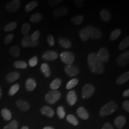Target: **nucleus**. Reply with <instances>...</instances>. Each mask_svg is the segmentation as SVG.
Returning a JSON list of instances; mask_svg holds the SVG:
<instances>
[{
  "instance_id": "obj_1",
  "label": "nucleus",
  "mask_w": 129,
  "mask_h": 129,
  "mask_svg": "<svg viewBox=\"0 0 129 129\" xmlns=\"http://www.w3.org/2000/svg\"><path fill=\"white\" fill-rule=\"evenodd\" d=\"M88 67L91 72L97 74H102L105 70L103 63L99 59L97 54L91 53L88 56Z\"/></svg>"
},
{
  "instance_id": "obj_2",
  "label": "nucleus",
  "mask_w": 129,
  "mask_h": 129,
  "mask_svg": "<svg viewBox=\"0 0 129 129\" xmlns=\"http://www.w3.org/2000/svg\"><path fill=\"white\" fill-rule=\"evenodd\" d=\"M118 108V106L115 102L111 101L103 106L100 111V115L105 117L110 115L114 113Z\"/></svg>"
},
{
  "instance_id": "obj_3",
  "label": "nucleus",
  "mask_w": 129,
  "mask_h": 129,
  "mask_svg": "<svg viewBox=\"0 0 129 129\" xmlns=\"http://www.w3.org/2000/svg\"><path fill=\"white\" fill-rule=\"evenodd\" d=\"M61 97V94L59 91L53 90L48 92L45 96V100L48 103L54 104L57 102Z\"/></svg>"
},
{
  "instance_id": "obj_4",
  "label": "nucleus",
  "mask_w": 129,
  "mask_h": 129,
  "mask_svg": "<svg viewBox=\"0 0 129 129\" xmlns=\"http://www.w3.org/2000/svg\"><path fill=\"white\" fill-rule=\"evenodd\" d=\"M60 59L64 64L69 65L72 64L75 60V55L71 51H66L60 54Z\"/></svg>"
},
{
  "instance_id": "obj_5",
  "label": "nucleus",
  "mask_w": 129,
  "mask_h": 129,
  "mask_svg": "<svg viewBox=\"0 0 129 129\" xmlns=\"http://www.w3.org/2000/svg\"><path fill=\"white\" fill-rule=\"evenodd\" d=\"M86 28L89 33L90 38L93 39H98L102 37V31L98 28L88 25Z\"/></svg>"
},
{
  "instance_id": "obj_6",
  "label": "nucleus",
  "mask_w": 129,
  "mask_h": 129,
  "mask_svg": "<svg viewBox=\"0 0 129 129\" xmlns=\"http://www.w3.org/2000/svg\"><path fill=\"white\" fill-rule=\"evenodd\" d=\"M117 64L121 67H124L129 64V52L128 50L120 54L116 59Z\"/></svg>"
},
{
  "instance_id": "obj_7",
  "label": "nucleus",
  "mask_w": 129,
  "mask_h": 129,
  "mask_svg": "<svg viewBox=\"0 0 129 129\" xmlns=\"http://www.w3.org/2000/svg\"><path fill=\"white\" fill-rule=\"evenodd\" d=\"M97 56L102 63H106L110 59L109 53L105 47H102L98 52Z\"/></svg>"
},
{
  "instance_id": "obj_8",
  "label": "nucleus",
  "mask_w": 129,
  "mask_h": 129,
  "mask_svg": "<svg viewBox=\"0 0 129 129\" xmlns=\"http://www.w3.org/2000/svg\"><path fill=\"white\" fill-rule=\"evenodd\" d=\"M95 91V87L90 84L85 85L82 88V95L83 99H88L91 97Z\"/></svg>"
},
{
  "instance_id": "obj_9",
  "label": "nucleus",
  "mask_w": 129,
  "mask_h": 129,
  "mask_svg": "<svg viewBox=\"0 0 129 129\" xmlns=\"http://www.w3.org/2000/svg\"><path fill=\"white\" fill-rule=\"evenodd\" d=\"M64 70L66 74L70 77L77 76L79 73V70L78 68L72 64L66 66L64 67Z\"/></svg>"
},
{
  "instance_id": "obj_10",
  "label": "nucleus",
  "mask_w": 129,
  "mask_h": 129,
  "mask_svg": "<svg viewBox=\"0 0 129 129\" xmlns=\"http://www.w3.org/2000/svg\"><path fill=\"white\" fill-rule=\"evenodd\" d=\"M39 44V41L37 40V41H33L31 39V37L27 36L23 37L22 40V45L24 47H34L37 46Z\"/></svg>"
},
{
  "instance_id": "obj_11",
  "label": "nucleus",
  "mask_w": 129,
  "mask_h": 129,
  "mask_svg": "<svg viewBox=\"0 0 129 129\" xmlns=\"http://www.w3.org/2000/svg\"><path fill=\"white\" fill-rule=\"evenodd\" d=\"M21 5V2L18 0H14L10 2L7 5L6 10L10 13H13L18 10Z\"/></svg>"
},
{
  "instance_id": "obj_12",
  "label": "nucleus",
  "mask_w": 129,
  "mask_h": 129,
  "mask_svg": "<svg viewBox=\"0 0 129 129\" xmlns=\"http://www.w3.org/2000/svg\"><path fill=\"white\" fill-rule=\"evenodd\" d=\"M58 56V54L55 51H46L43 53L42 57L45 60L53 61L56 59Z\"/></svg>"
},
{
  "instance_id": "obj_13",
  "label": "nucleus",
  "mask_w": 129,
  "mask_h": 129,
  "mask_svg": "<svg viewBox=\"0 0 129 129\" xmlns=\"http://www.w3.org/2000/svg\"><path fill=\"white\" fill-rule=\"evenodd\" d=\"M78 97L75 90H70L67 95V101L70 106H73L77 102Z\"/></svg>"
},
{
  "instance_id": "obj_14",
  "label": "nucleus",
  "mask_w": 129,
  "mask_h": 129,
  "mask_svg": "<svg viewBox=\"0 0 129 129\" xmlns=\"http://www.w3.org/2000/svg\"><path fill=\"white\" fill-rule=\"evenodd\" d=\"M68 12V9L66 7H60L55 10L53 15L55 18H58L66 15Z\"/></svg>"
},
{
  "instance_id": "obj_15",
  "label": "nucleus",
  "mask_w": 129,
  "mask_h": 129,
  "mask_svg": "<svg viewBox=\"0 0 129 129\" xmlns=\"http://www.w3.org/2000/svg\"><path fill=\"white\" fill-rule=\"evenodd\" d=\"M20 77V74L17 71L9 73L6 77V80L9 83H13L17 80Z\"/></svg>"
},
{
  "instance_id": "obj_16",
  "label": "nucleus",
  "mask_w": 129,
  "mask_h": 129,
  "mask_svg": "<svg viewBox=\"0 0 129 129\" xmlns=\"http://www.w3.org/2000/svg\"><path fill=\"white\" fill-rule=\"evenodd\" d=\"M126 123V119L123 116H118L114 120V124L119 129H121Z\"/></svg>"
},
{
  "instance_id": "obj_17",
  "label": "nucleus",
  "mask_w": 129,
  "mask_h": 129,
  "mask_svg": "<svg viewBox=\"0 0 129 129\" xmlns=\"http://www.w3.org/2000/svg\"><path fill=\"white\" fill-rule=\"evenodd\" d=\"M42 114L48 117L52 118L54 115V111L49 106H43L41 109Z\"/></svg>"
},
{
  "instance_id": "obj_18",
  "label": "nucleus",
  "mask_w": 129,
  "mask_h": 129,
  "mask_svg": "<svg viewBox=\"0 0 129 129\" xmlns=\"http://www.w3.org/2000/svg\"><path fill=\"white\" fill-rule=\"evenodd\" d=\"M16 104L19 109L22 111H28L30 107L27 102L22 100H18L16 102Z\"/></svg>"
},
{
  "instance_id": "obj_19",
  "label": "nucleus",
  "mask_w": 129,
  "mask_h": 129,
  "mask_svg": "<svg viewBox=\"0 0 129 129\" xmlns=\"http://www.w3.org/2000/svg\"><path fill=\"white\" fill-rule=\"evenodd\" d=\"M77 113L78 117L83 120H87L89 117V114L88 111L83 107L78 108L77 111Z\"/></svg>"
},
{
  "instance_id": "obj_20",
  "label": "nucleus",
  "mask_w": 129,
  "mask_h": 129,
  "mask_svg": "<svg viewBox=\"0 0 129 129\" xmlns=\"http://www.w3.org/2000/svg\"><path fill=\"white\" fill-rule=\"evenodd\" d=\"M129 79V72H126L120 75L117 78L116 82L118 85H121L128 81Z\"/></svg>"
},
{
  "instance_id": "obj_21",
  "label": "nucleus",
  "mask_w": 129,
  "mask_h": 129,
  "mask_svg": "<svg viewBox=\"0 0 129 129\" xmlns=\"http://www.w3.org/2000/svg\"><path fill=\"white\" fill-rule=\"evenodd\" d=\"M37 86L36 81L34 79L29 78L28 79L25 83V87L29 91H33Z\"/></svg>"
},
{
  "instance_id": "obj_22",
  "label": "nucleus",
  "mask_w": 129,
  "mask_h": 129,
  "mask_svg": "<svg viewBox=\"0 0 129 129\" xmlns=\"http://www.w3.org/2000/svg\"><path fill=\"white\" fill-rule=\"evenodd\" d=\"M58 42L61 46L66 49L70 48L72 46L71 41L64 37H60L58 40Z\"/></svg>"
},
{
  "instance_id": "obj_23",
  "label": "nucleus",
  "mask_w": 129,
  "mask_h": 129,
  "mask_svg": "<svg viewBox=\"0 0 129 129\" xmlns=\"http://www.w3.org/2000/svg\"><path fill=\"white\" fill-rule=\"evenodd\" d=\"M100 15L102 20L104 22H108L111 20V17L110 12L106 9H102L100 12Z\"/></svg>"
},
{
  "instance_id": "obj_24",
  "label": "nucleus",
  "mask_w": 129,
  "mask_h": 129,
  "mask_svg": "<svg viewBox=\"0 0 129 129\" xmlns=\"http://www.w3.org/2000/svg\"><path fill=\"white\" fill-rule=\"evenodd\" d=\"M79 35L81 40L84 42L87 41L90 38L89 33L86 28H83L80 30Z\"/></svg>"
},
{
  "instance_id": "obj_25",
  "label": "nucleus",
  "mask_w": 129,
  "mask_h": 129,
  "mask_svg": "<svg viewBox=\"0 0 129 129\" xmlns=\"http://www.w3.org/2000/svg\"><path fill=\"white\" fill-rule=\"evenodd\" d=\"M41 70L42 72L44 74L46 78H48L50 76L51 74V70L48 64L46 63H43L41 66Z\"/></svg>"
},
{
  "instance_id": "obj_26",
  "label": "nucleus",
  "mask_w": 129,
  "mask_h": 129,
  "mask_svg": "<svg viewBox=\"0 0 129 129\" xmlns=\"http://www.w3.org/2000/svg\"><path fill=\"white\" fill-rule=\"evenodd\" d=\"M129 46V37L127 36L122 40L120 42V45L118 46V49L120 51H122L126 48H127Z\"/></svg>"
},
{
  "instance_id": "obj_27",
  "label": "nucleus",
  "mask_w": 129,
  "mask_h": 129,
  "mask_svg": "<svg viewBox=\"0 0 129 129\" xmlns=\"http://www.w3.org/2000/svg\"><path fill=\"white\" fill-rule=\"evenodd\" d=\"M62 84V81L60 78L55 79L50 85V88L53 90H56L60 87Z\"/></svg>"
},
{
  "instance_id": "obj_28",
  "label": "nucleus",
  "mask_w": 129,
  "mask_h": 129,
  "mask_svg": "<svg viewBox=\"0 0 129 129\" xmlns=\"http://www.w3.org/2000/svg\"><path fill=\"white\" fill-rule=\"evenodd\" d=\"M43 18V16L41 14L39 13L33 14L31 16L30 18V20L31 22L34 23H37L40 22Z\"/></svg>"
},
{
  "instance_id": "obj_29",
  "label": "nucleus",
  "mask_w": 129,
  "mask_h": 129,
  "mask_svg": "<svg viewBox=\"0 0 129 129\" xmlns=\"http://www.w3.org/2000/svg\"><path fill=\"white\" fill-rule=\"evenodd\" d=\"M121 30L120 29H116L111 33L110 36V40L111 41H114L116 40L120 37L121 34Z\"/></svg>"
},
{
  "instance_id": "obj_30",
  "label": "nucleus",
  "mask_w": 129,
  "mask_h": 129,
  "mask_svg": "<svg viewBox=\"0 0 129 129\" xmlns=\"http://www.w3.org/2000/svg\"><path fill=\"white\" fill-rule=\"evenodd\" d=\"M10 54L15 57H18L20 54V50L18 46H12L9 50Z\"/></svg>"
},
{
  "instance_id": "obj_31",
  "label": "nucleus",
  "mask_w": 129,
  "mask_h": 129,
  "mask_svg": "<svg viewBox=\"0 0 129 129\" xmlns=\"http://www.w3.org/2000/svg\"><path fill=\"white\" fill-rule=\"evenodd\" d=\"M38 5V3L37 1H34L30 2L29 4H28L25 6V10L26 12H30L33 10L35 8H36Z\"/></svg>"
},
{
  "instance_id": "obj_32",
  "label": "nucleus",
  "mask_w": 129,
  "mask_h": 129,
  "mask_svg": "<svg viewBox=\"0 0 129 129\" xmlns=\"http://www.w3.org/2000/svg\"><path fill=\"white\" fill-rule=\"evenodd\" d=\"M78 83V79L74 78L69 81L66 85V88L67 89H71L75 87Z\"/></svg>"
},
{
  "instance_id": "obj_33",
  "label": "nucleus",
  "mask_w": 129,
  "mask_h": 129,
  "mask_svg": "<svg viewBox=\"0 0 129 129\" xmlns=\"http://www.w3.org/2000/svg\"><path fill=\"white\" fill-rule=\"evenodd\" d=\"M84 17L83 15H78L72 17L71 22L75 25H79L83 22Z\"/></svg>"
},
{
  "instance_id": "obj_34",
  "label": "nucleus",
  "mask_w": 129,
  "mask_h": 129,
  "mask_svg": "<svg viewBox=\"0 0 129 129\" xmlns=\"http://www.w3.org/2000/svg\"><path fill=\"white\" fill-rule=\"evenodd\" d=\"M3 117L6 120H9L12 118V114L10 111L7 109H4L1 111Z\"/></svg>"
},
{
  "instance_id": "obj_35",
  "label": "nucleus",
  "mask_w": 129,
  "mask_h": 129,
  "mask_svg": "<svg viewBox=\"0 0 129 129\" xmlns=\"http://www.w3.org/2000/svg\"><path fill=\"white\" fill-rule=\"evenodd\" d=\"M14 66L16 69H25L27 68V64L25 62L23 61H17L14 63Z\"/></svg>"
},
{
  "instance_id": "obj_36",
  "label": "nucleus",
  "mask_w": 129,
  "mask_h": 129,
  "mask_svg": "<svg viewBox=\"0 0 129 129\" xmlns=\"http://www.w3.org/2000/svg\"><path fill=\"white\" fill-rule=\"evenodd\" d=\"M16 27H17V23L15 22H13L6 24L4 28V30L5 32H8L15 30Z\"/></svg>"
},
{
  "instance_id": "obj_37",
  "label": "nucleus",
  "mask_w": 129,
  "mask_h": 129,
  "mask_svg": "<svg viewBox=\"0 0 129 129\" xmlns=\"http://www.w3.org/2000/svg\"><path fill=\"white\" fill-rule=\"evenodd\" d=\"M68 121L74 126H77L78 124V121L77 118L72 114H69L67 117Z\"/></svg>"
},
{
  "instance_id": "obj_38",
  "label": "nucleus",
  "mask_w": 129,
  "mask_h": 129,
  "mask_svg": "<svg viewBox=\"0 0 129 129\" xmlns=\"http://www.w3.org/2000/svg\"><path fill=\"white\" fill-rule=\"evenodd\" d=\"M18 123L16 120H14L7 125L3 129H18Z\"/></svg>"
},
{
  "instance_id": "obj_39",
  "label": "nucleus",
  "mask_w": 129,
  "mask_h": 129,
  "mask_svg": "<svg viewBox=\"0 0 129 129\" xmlns=\"http://www.w3.org/2000/svg\"><path fill=\"white\" fill-rule=\"evenodd\" d=\"M30 29H31V25L29 23H24L21 28V33L23 35L25 36L29 32Z\"/></svg>"
},
{
  "instance_id": "obj_40",
  "label": "nucleus",
  "mask_w": 129,
  "mask_h": 129,
  "mask_svg": "<svg viewBox=\"0 0 129 129\" xmlns=\"http://www.w3.org/2000/svg\"><path fill=\"white\" fill-rule=\"evenodd\" d=\"M20 88V86L18 84H15L13 85L10 88L9 91V94L10 96H13L16 93V92L18 91Z\"/></svg>"
},
{
  "instance_id": "obj_41",
  "label": "nucleus",
  "mask_w": 129,
  "mask_h": 129,
  "mask_svg": "<svg viewBox=\"0 0 129 129\" xmlns=\"http://www.w3.org/2000/svg\"><path fill=\"white\" fill-rule=\"evenodd\" d=\"M57 113L60 119H62L64 118L66 115V112L64 107L61 106H59L57 109Z\"/></svg>"
},
{
  "instance_id": "obj_42",
  "label": "nucleus",
  "mask_w": 129,
  "mask_h": 129,
  "mask_svg": "<svg viewBox=\"0 0 129 129\" xmlns=\"http://www.w3.org/2000/svg\"><path fill=\"white\" fill-rule=\"evenodd\" d=\"M38 63V58L37 56H35L29 60V64L31 67H35Z\"/></svg>"
},
{
  "instance_id": "obj_43",
  "label": "nucleus",
  "mask_w": 129,
  "mask_h": 129,
  "mask_svg": "<svg viewBox=\"0 0 129 129\" xmlns=\"http://www.w3.org/2000/svg\"><path fill=\"white\" fill-rule=\"evenodd\" d=\"M62 1V0H50L48 1V4L52 7H54L58 5Z\"/></svg>"
},
{
  "instance_id": "obj_44",
  "label": "nucleus",
  "mask_w": 129,
  "mask_h": 129,
  "mask_svg": "<svg viewBox=\"0 0 129 129\" xmlns=\"http://www.w3.org/2000/svg\"><path fill=\"white\" fill-rule=\"evenodd\" d=\"M46 40L50 46H53L55 45V41L54 37L52 35L48 36V37H47Z\"/></svg>"
},
{
  "instance_id": "obj_45",
  "label": "nucleus",
  "mask_w": 129,
  "mask_h": 129,
  "mask_svg": "<svg viewBox=\"0 0 129 129\" xmlns=\"http://www.w3.org/2000/svg\"><path fill=\"white\" fill-rule=\"evenodd\" d=\"M40 32L39 31H36L35 32L33 33V34L32 35L31 37V39L33 41H37L38 40L39 38L40 37Z\"/></svg>"
},
{
  "instance_id": "obj_46",
  "label": "nucleus",
  "mask_w": 129,
  "mask_h": 129,
  "mask_svg": "<svg viewBox=\"0 0 129 129\" xmlns=\"http://www.w3.org/2000/svg\"><path fill=\"white\" fill-rule=\"evenodd\" d=\"M13 38H14V35L13 34H9L7 35L6 37H5V40H4V43L6 45L9 44L13 40Z\"/></svg>"
},
{
  "instance_id": "obj_47",
  "label": "nucleus",
  "mask_w": 129,
  "mask_h": 129,
  "mask_svg": "<svg viewBox=\"0 0 129 129\" xmlns=\"http://www.w3.org/2000/svg\"><path fill=\"white\" fill-rule=\"evenodd\" d=\"M122 106L125 111L129 112V101H125L122 103Z\"/></svg>"
},
{
  "instance_id": "obj_48",
  "label": "nucleus",
  "mask_w": 129,
  "mask_h": 129,
  "mask_svg": "<svg viewBox=\"0 0 129 129\" xmlns=\"http://www.w3.org/2000/svg\"><path fill=\"white\" fill-rule=\"evenodd\" d=\"M75 3L76 4V5L79 7V8H81L84 6V1L82 0H75L74 1Z\"/></svg>"
},
{
  "instance_id": "obj_49",
  "label": "nucleus",
  "mask_w": 129,
  "mask_h": 129,
  "mask_svg": "<svg viewBox=\"0 0 129 129\" xmlns=\"http://www.w3.org/2000/svg\"><path fill=\"white\" fill-rule=\"evenodd\" d=\"M102 129H114L113 126L110 123L107 122L104 125Z\"/></svg>"
},
{
  "instance_id": "obj_50",
  "label": "nucleus",
  "mask_w": 129,
  "mask_h": 129,
  "mask_svg": "<svg viewBox=\"0 0 129 129\" xmlns=\"http://www.w3.org/2000/svg\"><path fill=\"white\" fill-rule=\"evenodd\" d=\"M122 96L123 97H129V89H127L126 90H125L124 92L123 93V94H122Z\"/></svg>"
},
{
  "instance_id": "obj_51",
  "label": "nucleus",
  "mask_w": 129,
  "mask_h": 129,
  "mask_svg": "<svg viewBox=\"0 0 129 129\" xmlns=\"http://www.w3.org/2000/svg\"><path fill=\"white\" fill-rule=\"evenodd\" d=\"M2 96V89L1 86H0V100H1V99Z\"/></svg>"
},
{
  "instance_id": "obj_52",
  "label": "nucleus",
  "mask_w": 129,
  "mask_h": 129,
  "mask_svg": "<svg viewBox=\"0 0 129 129\" xmlns=\"http://www.w3.org/2000/svg\"><path fill=\"white\" fill-rule=\"evenodd\" d=\"M43 129H55L54 128H53V127H50V126H47V127H45L44 128H43Z\"/></svg>"
},
{
  "instance_id": "obj_53",
  "label": "nucleus",
  "mask_w": 129,
  "mask_h": 129,
  "mask_svg": "<svg viewBox=\"0 0 129 129\" xmlns=\"http://www.w3.org/2000/svg\"><path fill=\"white\" fill-rule=\"evenodd\" d=\"M28 129V128L27 127H26V126H23V127L22 128V129Z\"/></svg>"
}]
</instances>
